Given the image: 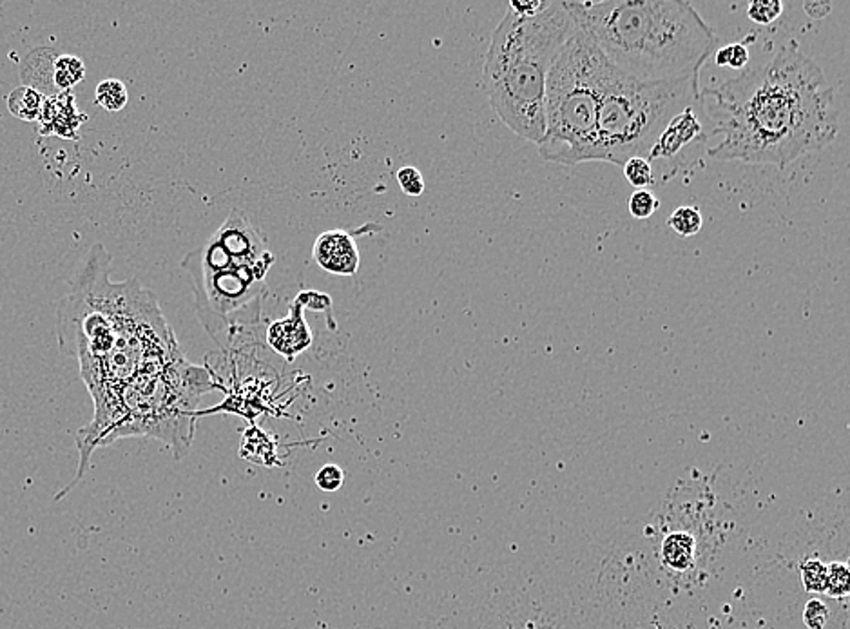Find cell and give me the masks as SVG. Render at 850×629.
<instances>
[{
    "mask_svg": "<svg viewBox=\"0 0 850 629\" xmlns=\"http://www.w3.org/2000/svg\"><path fill=\"white\" fill-rule=\"evenodd\" d=\"M803 586L810 593H825L827 586V566L819 561H807L801 566Z\"/></svg>",
    "mask_w": 850,
    "mask_h": 629,
    "instance_id": "obj_22",
    "label": "cell"
},
{
    "mask_svg": "<svg viewBox=\"0 0 850 629\" xmlns=\"http://www.w3.org/2000/svg\"><path fill=\"white\" fill-rule=\"evenodd\" d=\"M609 71L611 64L575 24L546 80V129L539 144L546 162L564 165L593 162L597 115Z\"/></svg>",
    "mask_w": 850,
    "mask_h": 629,
    "instance_id": "obj_6",
    "label": "cell"
},
{
    "mask_svg": "<svg viewBox=\"0 0 850 629\" xmlns=\"http://www.w3.org/2000/svg\"><path fill=\"white\" fill-rule=\"evenodd\" d=\"M573 28L566 3H550L531 19L508 10L486 51L483 82L491 110L515 135L537 146L546 129L548 73Z\"/></svg>",
    "mask_w": 850,
    "mask_h": 629,
    "instance_id": "obj_5",
    "label": "cell"
},
{
    "mask_svg": "<svg viewBox=\"0 0 850 629\" xmlns=\"http://www.w3.org/2000/svg\"><path fill=\"white\" fill-rule=\"evenodd\" d=\"M343 483H345V474L341 466L334 463L323 465L315 474V484L323 492H336L343 486Z\"/></svg>",
    "mask_w": 850,
    "mask_h": 629,
    "instance_id": "obj_23",
    "label": "cell"
},
{
    "mask_svg": "<svg viewBox=\"0 0 850 629\" xmlns=\"http://www.w3.org/2000/svg\"><path fill=\"white\" fill-rule=\"evenodd\" d=\"M110 276L111 256L96 244L57 308L60 349L78 359L94 401L91 425L76 436V477L58 497L82 481L94 448L105 445L122 394L185 359L156 296L135 278L115 283Z\"/></svg>",
    "mask_w": 850,
    "mask_h": 629,
    "instance_id": "obj_1",
    "label": "cell"
},
{
    "mask_svg": "<svg viewBox=\"0 0 850 629\" xmlns=\"http://www.w3.org/2000/svg\"><path fill=\"white\" fill-rule=\"evenodd\" d=\"M397 182L401 185V190L406 196L417 198L424 192V178L419 169L415 167H403L397 171Z\"/></svg>",
    "mask_w": 850,
    "mask_h": 629,
    "instance_id": "obj_25",
    "label": "cell"
},
{
    "mask_svg": "<svg viewBox=\"0 0 850 629\" xmlns=\"http://www.w3.org/2000/svg\"><path fill=\"white\" fill-rule=\"evenodd\" d=\"M828 618H830V607L823 600L810 598L805 604L803 620L809 629H825V625L828 624Z\"/></svg>",
    "mask_w": 850,
    "mask_h": 629,
    "instance_id": "obj_24",
    "label": "cell"
},
{
    "mask_svg": "<svg viewBox=\"0 0 850 629\" xmlns=\"http://www.w3.org/2000/svg\"><path fill=\"white\" fill-rule=\"evenodd\" d=\"M700 103L722 137L707 155L722 162L787 167L837 137L834 89L794 40L766 66L702 89Z\"/></svg>",
    "mask_w": 850,
    "mask_h": 629,
    "instance_id": "obj_2",
    "label": "cell"
},
{
    "mask_svg": "<svg viewBox=\"0 0 850 629\" xmlns=\"http://www.w3.org/2000/svg\"><path fill=\"white\" fill-rule=\"evenodd\" d=\"M662 559L673 570H687L695 559V543L687 534H673L662 546Z\"/></svg>",
    "mask_w": 850,
    "mask_h": 629,
    "instance_id": "obj_14",
    "label": "cell"
},
{
    "mask_svg": "<svg viewBox=\"0 0 850 629\" xmlns=\"http://www.w3.org/2000/svg\"><path fill=\"white\" fill-rule=\"evenodd\" d=\"M803 8L812 19H823L830 12V4H821V3H807Z\"/></svg>",
    "mask_w": 850,
    "mask_h": 629,
    "instance_id": "obj_27",
    "label": "cell"
},
{
    "mask_svg": "<svg viewBox=\"0 0 850 629\" xmlns=\"http://www.w3.org/2000/svg\"><path fill=\"white\" fill-rule=\"evenodd\" d=\"M825 593L832 598L848 595V566L845 563H832L827 566Z\"/></svg>",
    "mask_w": 850,
    "mask_h": 629,
    "instance_id": "obj_21",
    "label": "cell"
},
{
    "mask_svg": "<svg viewBox=\"0 0 850 629\" xmlns=\"http://www.w3.org/2000/svg\"><path fill=\"white\" fill-rule=\"evenodd\" d=\"M312 256L317 265L332 274L354 276L359 269V251L347 231L323 233L315 240Z\"/></svg>",
    "mask_w": 850,
    "mask_h": 629,
    "instance_id": "obj_9",
    "label": "cell"
},
{
    "mask_svg": "<svg viewBox=\"0 0 850 629\" xmlns=\"http://www.w3.org/2000/svg\"><path fill=\"white\" fill-rule=\"evenodd\" d=\"M566 8L604 58L639 82L696 76L718 44L714 30L686 0H604Z\"/></svg>",
    "mask_w": 850,
    "mask_h": 629,
    "instance_id": "obj_3",
    "label": "cell"
},
{
    "mask_svg": "<svg viewBox=\"0 0 850 629\" xmlns=\"http://www.w3.org/2000/svg\"><path fill=\"white\" fill-rule=\"evenodd\" d=\"M303 310V303L299 301V297H296V301L290 305L288 316L272 323L267 329L269 347L279 356H283L287 361H294L312 343V334L305 322Z\"/></svg>",
    "mask_w": 850,
    "mask_h": 629,
    "instance_id": "obj_10",
    "label": "cell"
},
{
    "mask_svg": "<svg viewBox=\"0 0 850 629\" xmlns=\"http://www.w3.org/2000/svg\"><path fill=\"white\" fill-rule=\"evenodd\" d=\"M84 120L85 117L76 110L75 96L71 91L46 96L44 110L39 117L42 135H57L73 140L76 138L75 131H78Z\"/></svg>",
    "mask_w": 850,
    "mask_h": 629,
    "instance_id": "obj_11",
    "label": "cell"
},
{
    "mask_svg": "<svg viewBox=\"0 0 850 629\" xmlns=\"http://www.w3.org/2000/svg\"><path fill=\"white\" fill-rule=\"evenodd\" d=\"M784 13L780 0H755L748 6V19L758 26H771Z\"/></svg>",
    "mask_w": 850,
    "mask_h": 629,
    "instance_id": "obj_20",
    "label": "cell"
},
{
    "mask_svg": "<svg viewBox=\"0 0 850 629\" xmlns=\"http://www.w3.org/2000/svg\"><path fill=\"white\" fill-rule=\"evenodd\" d=\"M700 75L675 82H639L613 66L597 115L593 162L624 165L646 158L682 110L700 102Z\"/></svg>",
    "mask_w": 850,
    "mask_h": 629,
    "instance_id": "obj_7",
    "label": "cell"
},
{
    "mask_svg": "<svg viewBox=\"0 0 850 629\" xmlns=\"http://www.w3.org/2000/svg\"><path fill=\"white\" fill-rule=\"evenodd\" d=\"M757 37L751 35L748 39H743L739 42H732L729 46H723L716 51L714 55V60H716V66L720 67H730V69H736V71H741L743 67H746L749 64V46Z\"/></svg>",
    "mask_w": 850,
    "mask_h": 629,
    "instance_id": "obj_17",
    "label": "cell"
},
{
    "mask_svg": "<svg viewBox=\"0 0 850 629\" xmlns=\"http://www.w3.org/2000/svg\"><path fill=\"white\" fill-rule=\"evenodd\" d=\"M668 226L682 238L696 236L704 227V217L695 205H680L668 218Z\"/></svg>",
    "mask_w": 850,
    "mask_h": 629,
    "instance_id": "obj_16",
    "label": "cell"
},
{
    "mask_svg": "<svg viewBox=\"0 0 850 629\" xmlns=\"http://www.w3.org/2000/svg\"><path fill=\"white\" fill-rule=\"evenodd\" d=\"M700 111V102L682 110L669 120L653 144L646 160L653 167L655 183L668 182L677 176V173L687 167L691 160H696L700 151L707 146L709 135L705 133Z\"/></svg>",
    "mask_w": 850,
    "mask_h": 629,
    "instance_id": "obj_8",
    "label": "cell"
},
{
    "mask_svg": "<svg viewBox=\"0 0 850 629\" xmlns=\"http://www.w3.org/2000/svg\"><path fill=\"white\" fill-rule=\"evenodd\" d=\"M51 82L58 93L71 91L82 78L85 76V66L78 57L73 55H58L53 58L51 64Z\"/></svg>",
    "mask_w": 850,
    "mask_h": 629,
    "instance_id": "obj_13",
    "label": "cell"
},
{
    "mask_svg": "<svg viewBox=\"0 0 850 629\" xmlns=\"http://www.w3.org/2000/svg\"><path fill=\"white\" fill-rule=\"evenodd\" d=\"M548 6H550V0H531V3H524V0H511L508 10L520 19H531L543 13Z\"/></svg>",
    "mask_w": 850,
    "mask_h": 629,
    "instance_id": "obj_26",
    "label": "cell"
},
{
    "mask_svg": "<svg viewBox=\"0 0 850 629\" xmlns=\"http://www.w3.org/2000/svg\"><path fill=\"white\" fill-rule=\"evenodd\" d=\"M46 96L30 85H21L8 94V110L21 120H39Z\"/></svg>",
    "mask_w": 850,
    "mask_h": 629,
    "instance_id": "obj_12",
    "label": "cell"
},
{
    "mask_svg": "<svg viewBox=\"0 0 850 629\" xmlns=\"http://www.w3.org/2000/svg\"><path fill=\"white\" fill-rule=\"evenodd\" d=\"M272 263L274 254L236 208L199 249L182 260L194 290L196 316L220 349L227 350L261 322Z\"/></svg>",
    "mask_w": 850,
    "mask_h": 629,
    "instance_id": "obj_4",
    "label": "cell"
},
{
    "mask_svg": "<svg viewBox=\"0 0 850 629\" xmlns=\"http://www.w3.org/2000/svg\"><path fill=\"white\" fill-rule=\"evenodd\" d=\"M128 100H129V93L122 80L108 78V80H102L96 85L94 102L105 111H110V113L122 111L128 106Z\"/></svg>",
    "mask_w": 850,
    "mask_h": 629,
    "instance_id": "obj_15",
    "label": "cell"
},
{
    "mask_svg": "<svg viewBox=\"0 0 850 629\" xmlns=\"http://www.w3.org/2000/svg\"><path fill=\"white\" fill-rule=\"evenodd\" d=\"M624 176L631 187L636 190L639 189H648L655 183V174L653 167L646 158H631L624 165Z\"/></svg>",
    "mask_w": 850,
    "mask_h": 629,
    "instance_id": "obj_18",
    "label": "cell"
},
{
    "mask_svg": "<svg viewBox=\"0 0 850 629\" xmlns=\"http://www.w3.org/2000/svg\"><path fill=\"white\" fill-rule=\"evenodd\" d=\"M660 201L659 198L650 190V189H639V190H634L631 196H629V201H627V208H629V215L636 220H648L651 218L655 213H657V208H659Z\"/></svg>",
    "mask_w": 850,
    "mask_h": 629,
    "instance_id": "obj_19",
    "label": "cell"
}]
</instances>
